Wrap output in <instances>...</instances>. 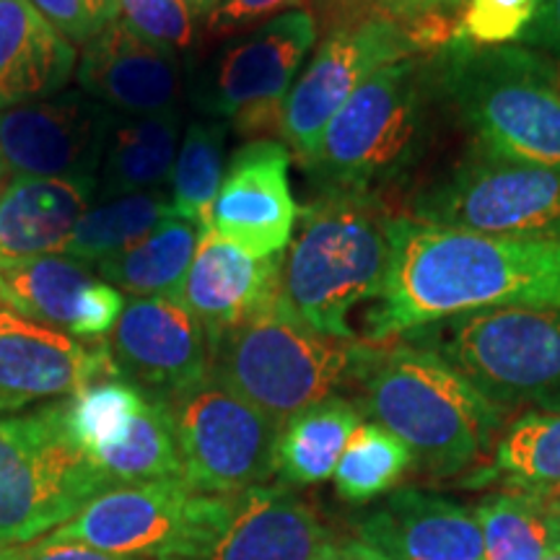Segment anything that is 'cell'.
I'll return each instance as SVG.
<instances>
[{
    "label": "cell",
    "instance_id": "6da1fadb",
    "mask_svg": "<svg viewBox=\"0 0 560 560\" xmlns=\"http://www.w3.org/2000/svg\"><path fill=\"white\" fill-rule=\"evenodd\" d=\"M366 314L369 346L480 310L560 306V240L488 236L389 219V268Z\"/></svg>",
    "mask_w": 560,
    "mask_h": 560
},
{
    "label": "cell",
    "instance_id": "7a4b0ae2",
    "mask_svg": "<svg viewBox=\"0 0 560 560\" xmlns=\"http://www.w3.org/2000/svg\"><path fill=\"white\" fill-rule=\"evenodd\" d=\"M355 389L359 410L395 433L420 470L452 478L493 454L503 408L433 350L395 340L374 346Z\"/></svg>",
    "mask_w": 560,
    "mask_h": 560
},
{
    "label": "cell",
    "instance_id": "3957f363",
    "mask_svg": "<svg viewBox=\"0 0 560 560\" xmlns=\"http://www.w3.org/2000/svg\"><path fill=\"white\" fill-rule=\"evenodd\" d=\"M389 219L380 200L353 192H322L301 210L283 260V296L312 330L355 340L348 314L382 289Z\"/></svg>",
    "mask_w": 560,
    "mask_h": 560
},
{
    "label": "cell",
    "instance_id": "277c9868",
    "mask_svg": "<svg viewBox=\"0 0 560 560\" xmlns=\"http://www.w3.org/2000/svg\"><path fill=\"white\" fill-rule=\"evenodd\" d=\"M371 348L312 330L280 293L213 340L210 376L283 425L299 410L355 384Z\"/></svg>",
    "mask_w": 560,
    "mask_h": 560
},
{
    "label": "cell",
    "instance_id": "5b68a950",
    "mask_svg": "<svg viewBox=\"0 0 560 560\" xmlns=\"http://www.w3.org/2000/svg\"><path fill=\"white\" fill-rule=\"evenodd\" d=\"M439 75L478 151L560 172V73L548 58L459 39L441 52Z\"/></svg>",
    "mask_w": 560,
    "mask_h": 560
},
{
    "label": "cell",
    "instance_id": "8992f818",
    "mask_svg": "<svg viewBox=\"0 0 560 560\" xmlns=\"http://www.w3.org/2000/svg\"><path fill=\"white\" fill-rule=\"evenodd\" d=\"M431 70L412 58L376 70L342 104L306 172L322 192L376 198L416 164L429 130Z\"/></svg>",
    "mask_w": 560,
    "mask_h": 560
},
{
    "label": "cell",
    "instance_id": "52a82bcc",
    "mask_svg": "<svg viewBox=\"0 0 560 560\" xmlns=\"http://www.w3.org/2000/svg\"><path fill=\"white\" fill-rule=\"evenodd\" d=\"M397 340L439 353L503 410H560V306L467 312Z\"/></svg>",
    "mask_w": 560,
    "mask_h": 560
},
{
    "label": "cell",
    "instance_id": "ba28073f",
    "mask_svg": "<svg viewBox=\"0 0 560 560\" xmlns=\"http://www.w3.org/2000/svg\"><path fill=\"white\" fill-rule=\"evenodd\" d=\"M109 488L70 439L66 400L0 416V545L42 540Z\"/></svg>",
    "mask_w": 560,
    "mask_h": 560
},
{
    "label": "cell",
    "instance_id": "9c48e42d",
    "mask_svg": "<svg viewBox=\"0 0 560 560\" xmlns=\"http://www.w3.org/2000/svg\"><path fill=\"white\" fill-rule=\"evenodd\" d=\"M332 537L283 482L195 493L179 535L156 560H317Z\"/></svg>",
    "mask_w": 560,
    "mask_h": 560
},
{
    "label": "cell",
    "instance_id": "30bf717a",
    "mask_svg": "<svg viewBox=\"0 0 560 560\" xmlns=\"http://www.w3.org/2000/svg\"><path fill=\"white\" fill-rule=\"evenodd\" d=\"M161 397V395H159ZM185 482L195 493H234L276 475L283 425L213 376L164 397Z\"/></svg>",
    "mask_w": 560,
    "mask_h": 560
},
{
    "label": "cell",
    "instance_id": "8fae6325",
    "mask_svg": "<svg viewBox=\"0 0 560 560\" xmlns=\"http://www.w3.org/2000/svg\"><path fill=\"white\" fill-rule=\"evenodd\" d=\"M410 219L470 234L560 240V172L478 151L418 192Z\"/></svg>",
    "mask_w": 560,
    "mask_h": 560
},
{
    "label": "cell",
    "instance_id": "7c38bea8",
    "mask_svg": "<svg viewBox=\"0 0 560 560\" xmlns=\"http://www.w3.org/2000/svg\"><path fill=\"white\" fill-rule=\"evenodd\" d=\"M314 42V13L301 9L278 13L215 58L195 102L210 120L231 122L244 138L280 132L285 100Z\"/></svg>",
    "mask_w": 560,
    "mask_h": 560
},
{
    "label": "cell",
    "instance_id": "4fadbf2b",
    "mask_svg": "<svg viewBox=\"0 0 560 560\" xmlns=\"http://www.w3.org/2000/svg\"><path fill=\"white\" fill-rule=\"evenodd\" d=\"M416 52L405 21L363 16L332 30L289 91L280 117L285 149L306 164L317 151L322 132L355 89L376 70L408 60Z\"/></svg>",
    "mask_w": 560,
    "mask_h": 560
},
{
    "label": "cell",
    "instance_id": "5bb4252c",
    "mask_svg": "<svg viewBox=\"0 0 560 560\" xmlns=\"http://www.w3.org/2000/svg\"><path fill=\"white\" fill-rule=\"evenodd\" d=\"M115 120L86 91L0 109V156L13 179H96Z\"/></svg>",
    "mask_w": 560,
    "mask_h": 560
},
{
    "label": "cell",
    "instance_id": "9a60e30c",
    "mask_svg": "<svg viewBox=\"0 0 560 560\" xmlns=\"http://www.w3.org/2000/svg\"><path fill=\"white\" fill-rule=\"evenodd\" d=\"M291 151L257 138L234 153L208 215V229L252 257H276L289 247L299 223L293 200Z\"/></svg>",
    "mask_w": 560,
    "mask_h": 560
},
{
    "label": "cell",
    "instance_id": "2e32d148",
    "mask_svg": "<svg viewBox=\"0 0 560 560\" xmlns=\"http://www.w3.org/2000/svg\"><path fill=\"white\" fill-rule=\"evenodd\" d=\"M107 346L125 380L151 395L166 397L210 374L208 332L182 301L170 296L125 301Z\"/></svg>",
    "mask_w": 560,
    "mask_h": 560
},
{
    "label": "cell",
    "instance_id": "e0dca14e",
    "mask_svg": "<svg viewBox=\"0 0 560 560\" xmlns=\"http://www.w3.org/2000/svg\"><path fill=\"white\" fill-rule=\"evenodd\" d=\"M115 371L104 340L79 342L0 306V412L70 397Z\"/></svg>",
    "mask_w": 560,
    "mask_h": 560
},
{
    "label": "cell",
    "instance_id": "ac0fdd59",
    "mask_svg": "<svg viewBox=\"0 0 560 560\" xmlns=\"http://www.w3.org/2000/svg\"><path fill=\"white\" fill-rule=\"evenodd\" d=\"M195 490L185 480L115 486L91 499L73 520L47 535L115 556L156 560L179 535Z\"/></svg>",
    "mask_w": 560,
    "mask_h": 560
},
{
    "label": "cell",
    "instance_id": "d6986e66",
    "mask_svg": "<svg viewBox=\"0 0 560 560\" xmlns=\"http://www.w3.org/2000/svg\"><path fill=\"white\" fill-rule=\"evenodd\" d=\"M75 75L89 96L122 117L179 112L185 96L177 52L140 39L120 19L83 45Z\"/></svg>",
    "mask_w": 560,
    "mask_h": 560
},
{
    "label": "cell",
    "instance_id": "ffe728a7",
    "mask_svg": "<svg viewBox=\"0 0 560 560\" xmlns=\"http://www.w3.org/2000/svg\"><path fill=\"white\" fill-rule=\"evenodd\" d=\"M355 529L363 545L389 560H486L475 509L420 488L392 490Z\"/></svg>",
    "mask_w": 560,
    "mask_h": 560
},
{
    "label": "cell",
    "instance_id": "44dd1931",
    "mask_svg": "<svg viewBox=\"0 0 560 560\" xmlns=\"http://www.w3.org/2000/svg\"><path fill=\"white\" fill-rule=\"evenodd\" d=\"M283 293V257H252L202 229L190 272L182 285V304L208 332L210 346L231 327L262 312Z\"/></svg>",
    "mask_w": 560,
    "mask_h": 560
},
{
    "label": "cell",
    "instance_id": "7402d4cb",
    "mask_svg": "<svg viewBox=\"0 0 560 560\" xmlns=\"http://www.w3.org/2000/svg\"><path fill=\"white\" fill-rule=\"evenodd\" d=\"M96 179L16 177L0 195V265L66 252Z\"/></svg>",
    "mask_w": 560,
    "mask_h": 560
},
{
    "label": "cell",
    "instance_id": "603a6c76",
    "mask_svg": "<svg viewBox=\"0 0 560 560\" xmlns=\"http://www.w3.org/2000/svg\"><path fill=\"white\" fill-rule=\"evenodd\" d=\"M75 70V47L30 0H0V109L58 94Z\"/></svg>",
    "mask_w": 560,
    "mask_h": 560
},
{
    "label": "cell",
    "instance_id": "cb8c5ba5",
    "mask_svg": "<svg viewBox=\"0 0 560 560\" xmlns=\"http://www.w3.org/2000/svg\"><path fill=\"white\" fill-rule=\"evenodd\" d=\"M182 112L122 117L117 115L109 132L94 198L161 190L172 179L179 151Z\"/></svg>",
    "mask_w": 560,
    "mask_h": 560
},
{
    "label": "cell",
    "instance_id": "d4e9b609",
    "mask_svg": "<svg viewBox=\"0 0 560 560\" xmlns=\"http://www.w3.org/2000/svg\"><path fill=\"white\" fill-rule=\"evenodd\" d=\"M361 423L359 405L338 395L291 416L280 429L276 446V475L280 482L304 488L330 480L348 439Z\"/></svg>",
    "mask_w": 560,
    "mask_h": 560
},
{
    "label": "cell",
    "instance_id": "484cf974",
    "mask_svg": "<svg viewBox=\"0 0 560 560\" xmlns=\"http://www.w3.org/2000/svg\"><path fill=\"white\" fill-rule=\"evenodd\" d=\"M467 486L548 495L560 490V410H529L511 420L486 467Z\"/></svg>",
    "mask_w": 560,
    "mask_h": 560
},
{
    "label": "cell",
    "instance_id": "4316f807",
    "mask_svg": "<svg viewBox=\"0 0 560 560\" xmlns=\"http://www.w3.org/2000/svg\"><path fill=\"white\" fill-rule=\"evenodd\" d=\"M94 280L89 265L68 255L0 265V306L70 335L83 291Z\"/></svg>",
    "mask_w": 560,
    "mask_h": 560
},
{
    "label": "cell",
    "instance_id": "83f0119b",
    "mask_svg": "<svg viewBox=\"0 0 560 560\" xmlns=\"http://www.w3.org/2000/svg\"><path fill=\"white\" fill-rule=\"evenodd\" d=\"M202 229L206 226L192 221L170 219L94 268L109 285L136 299L170 296L182 301V285L190 272Z\"/></svg>",
    "mask_w": 560,
    "mask_h": 560
},
{
    "label": "cell",
    "instance_id": "f1b7e54d",
    "mask_svg": "<svg viewBox=\"0 0 560 560\" xmlns=\"http://www.w3.org/2000/svg\"><path fill=\"white\" fill-rule=\"evenodd\" d=\"M170 219H177V213L166 190L107 198L81 215L62 255L83 265H96L149 236Z\"/></svg>",
    "mask_w": 560,
    "mask_h": 560
},
{
    "label": "cell",
    "instance_id": "f546056e",
    "mask_svg": "<svg viewBox=\"0 0 560 560\" xmlns=\"http://www.w3.org/2000/svg\"><path fill=\"white\" fill-rule=\"evenodd\" d=\"M486 560H548L560 552L545 495L499 490L475 506Z\"/></svg>",
    "mask_w": 560,
    "mask_h": 560
},
{
    "label": "cell",
    "instance_id": "4dcf8cb0",
    "mask_svg": "<svg viewBox=\"0 0 560 560\" xmlns=\"http://www.w3.org/2000/svg\"><path fill=\"white\" fill-rule=\"evenodd\" d=\"M149 402V392L125 380L120 371L89 382L75 395L66 397V425L70 439L91 465L115 450L128 436L140 410Z\"/></svg>",
    "mask_w": 560,
    "mask_h": 560
},
{
    "label": "cell",
    "instance_id": "1f68e13d",
    "mask_svg": "<svg viewBox=\"0 0 560 560\" xmlns=\"http://www.w3.org/2000/svg\"><path fill=\"white\" fill-rule=\"evenodd\" d=\"M94 467L112 486H132L151 480H185L174 439L172 418L164 397L151 395L128 436L115 450L102 454Z\"/></svg>",
    "mask_w": 560,
    "mask_h": 560
},
{
    "label": "cell",
    "instance_id": "d6a6232c",
    "mask_svg": "<svg viewBox=\"0 0 560 560\" xmlns=\"http://www.w3.org/2000/svg\"><path fill=\"white\" fill-rule=\"evenodd\" d=\"M412 465L410 450L395 433L363 420L335 467V490L348 503H371L392 493Z\"/></svg>",
    "mask_w": 560,
    "mask_h": 560
},
{
    "label": "cell",
    "instance_id": "836d02e7",
    "mask_svg": "<svg viewBox=\"0 0 560 560\" xmlns=\"http://www.w3.org/2000/svg\"><path fill=\"white\" fill-rule=\"evenodd\" d=\"M226 122L195 120L185 130L172 172V206L177 219L208 226L210 208L226 174Z\"/></svg>",
    "mask_w": 560,
    "mask_h": 560
},
{
    "label": "cell",
    "instance_id": "e575fe53",
    "mask_svg": "<svg viewBox=\"0 0 560 560\" xmlns=\"http://www.w3.org/2000/svg\"><path fill=\"white\" fill-rule=\"evenodd\" d=\"M542 0H467L459 32L470 45L501 47L522 39Z\"/></svg>",
    "mask_w": 560,
    "mask_h": 560
},
{
    "label": "cell",
    "instance_id": "d590c367",
    "mask_svg": "<svg viewBox=\"0 0 560 560\" xmlns=\"http://www.w3.org/2000/svg\"><path fill=\"white\" fill-rule=\"evenodd\" d=\"M195 11L185 0H120V21L140 39L177 52L195 42Z\"/></svg>",
    "mask_w": 560,
    "mask_h": 560
},
{
    "label": "cell",
    "instance_id": "8d00e7d4",
    "mask_svg": "<svg viewBox=\"0 0 560 560\" xmlns=\"http://www.w3.org/2000/svg\"><path fill=\"white\" fill-rule=\"evenodd\" d=\"M70 45H86L120 19V0H30Z\"/></svg>",
    "mask_w": 560,
    "mask_h": 560
},
{
    "label": "cell",
    "instance_id": "74e56055",
    "mask_svg": "<svg viewBox=\"0 0 560 560\" xmlns=\"http://www.w3.org/2000/svg\"><path fill=\"white\" fill-rule=\"evenodd\" d=\"M122 291L109 285L107 280H104V283L102 280H94V283L83 291L70 338H81L83 342L104 340L112 330H115L117 319L122 317Z\"/></svg>",
    "mask_w": 560,
    "mask_h": 560
},
{
    "label": "cell",
    "instance_id": "f35d334b",
    "mask_svg": "<svg viewBox=\"0 0 560 560\" xmlns=\"http://www.w3.org/2000/svg\"><path fill=\"white\" fill-rule=\"evenodd\" d=\"M299 0H223V3L208 16V26L213 32L240 30V26L255 24L272 13L291 11Z\"/></svg>",
    "mask_w": 560,
    "mask_h": 560
},
{
    "label": "cell",
    "instance_id": "ab89813d",
    "mask_svg": "<svg viewBox=\"0 0 560 560\" xmlns=\"http://www.w3.org/2000/svg\"><path fill=\"white\" fill-rule=\"evenodd\" d=\"M355 5L371 11L369 16L408 21L418 16H431V13H452L467 0H353Z\"/></svg>",
    "mask_w": 560,
    "mask_h": 560
},
{
    "label": "cell",
    "instance_id": "60d3db41",
    "mask_svg": "<svg viewBox=\"0 0 560 560\" xmlns=\"http://www.w3.org/2000/svg\"><path fill=\"white\" fill-rule=\"evenodd\" d=\"M16 560H149L136 556H115V552L94 550L79 542H55L42 537L37 542L19 545Z\"/></svg>",
    "mask_w": 560,
    "mask_h": 560
},
{
    "label": "cell",
    "instance_id": "b9f144b4",
    "mask_svg": "<svg viewBox=\"0 0 560 560\" xmlns=\"http://www.w3.org/2000/svg\"><path fill=\"white\" fill-rule=\"evenodd\" d=\"M522 42L542 45L560 55V0H542L537 19L532 21V26L522 37Z\"/></svg>",
    "mask_w": 560,
    "mask_h": 560
},
{
    "label": "cell",
    "instance_id": "7bdbcfd3",
    "mask_svg": "<svg viewBox=\"0 0 560 560\" xmlns=\"http://www.w3.org/2000/svg\"><path fill=\"white\" fill-rule=\"evenodd\" d=\"M317 560H382V556L376 550H371L369 545H363L361 540H353L325 545V550L319 552Z\"/></svg>",
    "mask_w": 560,
    "mask_h": 560
},
{
    "label": "cell",
    "instance_id": "ee69618b",
    "mask_svg": "<svg viewBox=\"0 0 560 560\" xmlns=\"http://www.w3.org/2000/svg\"><path fill=\"white\" fill-rule=\"evenodd\" d=\"M185 3L195 11V16H210V13L219 9L223 0H185Z\"/></svg>",
    "mask_w": 560,
    "mask_h": 560
},
{
    "label": "cell",
    "instance_id": "f6af8a7d",
    "mask_svg": "<svg viewBox=\"0 0 560 560\" xmlns=\"http://www.w3.org/2000/svg\"><path fill=\"white\" fill-rule=\"evenodd\" d=\"M550 503V511H552V522H556V535H558V548H560V490L556 493H548L545 495Z\"/></svg>",
    "mask_w": 560,
    "mask_h": 560
},
{
    "label": "cell",
    "instance_id": "bcb514c9",
    "mask_svg": "<svg viewBox=\"0 0 560 560\" xmlns=\"http://www.w3.org/2000/svg\"><path fill=\"white\" fill-rule=\"evenodd\" d=\"M19 548H9V545H0V560H16Z\"/></svg>",
    "mask_w": 560,
    "mask_h": 560
},
{
    "label": "cell",
    "instance_id": "7dc6e473",
    "mask_svg": "<svg viewBox=\"0 0 560 560\" xmlns=\"http://www.w3.org/2000/svg\"><path fill=\"white\" fill-rule=\"evenodd\" d=\"M5 179H9V170H5L3 156H0V195H3V190H5Z\"/></svg>",
    "mask_w": 560,
    "mask_h": 560
},
{
    "label": "cell",
    "instance_id": "c3c4849f",
    "mask_svg": "<svg viewBox=\"0 0 560 560\" xmlns=\"http://www.w3.org/2000/svg\"><path fill=\"white\" fill-rule=\"evenodd\" d=\"M548 560H560V552H556V556H552V558H548Z\"/></svg>",
    "mask_w": 560,
    "mask_h": 560
},
{
    "label": "cell",
    "instance_id": "681fc988",
    "mask_svg": "<svg viewBox=\"0 0 560 560\" xmlns=\"http://www.w3.org/2000/svg\"><path fill=\"white\" fill-rule=\"evenodd\" d=\"M382 560H389V558H384V556H382Z\"/></svg>",
    "mask_w": 560,
    "mask_h": 560
}]
</instances>
